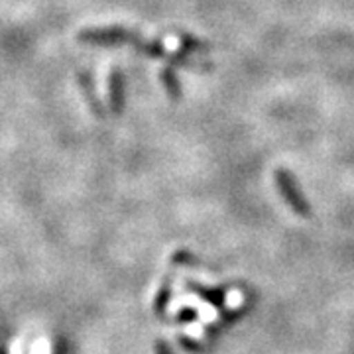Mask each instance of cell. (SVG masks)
<instances>
[{
    "label": "cell",
    "mask_w": 354,
    "mask_h": 354,
    "mask_svg": "<svg viewBox=\"0 0 354 354\" xmlns=\"http://www.w3.org/2000/svg\"><path fill=\"white\" fill-rule=\"evenodd\" d=\"M274 179H276V185H278L281 199L286 201V205L290 207L295 215H311V205L305 199V195L301 193V189H299V183L295 181L293 174H290V171L283 169V167H279L278 171H276V176H274Z\"/></svg>",
    "instance_id": "1"
},
{
    "label": "cell",
    "mask_w": 354,
    "mask_h": 354,
    "mask_svg": "<svg viewBox=\"0 0 354 354\" xmlns=\"http://www.w3.org/2000/svg\"><path fill=\"white\" fill-rule=\"evenodd\" d=\"M140 34L132 32L127 28H118V26H109V28H88L79 34V39L83 44L91 46H122L127 44L132 48V44L136 41Z\"/></svg>",
    "instance_id": "2"
},
{
    "label": "cell",
    "mask_w": 354,
    "mask_h": 354,
    "mask_svg": "<svg viewBox=\"0 0 354 354\" xmlns=\"http://www.w3.org/2000/svg\"><path fill=\"white\" fill-rule=\"evenodd\" d=\"M109 102L114 114L122 113L124 106V75L120 71H113L109 81Z\"/></svg>",
    "instance_id": "3"
},
{
    "label": "cell",
    "mask_w": 354,
    "mask_h": 354,
    "mask_svg": "<svg viewBox=\"0 0 354 354\" xmlns=\"http://www.w3.org/2000/svg\"><path fill=\"white\" fill-rule=\"evenodd\" d=\"M187 288L191 291H195L203 301H207V304L215 305V307H221V305L225 304V290H221V288H207V286H199L195 281H189Z\"/></svg>",
    "instance_id": "4"
},
{
    "label": "cell",
    "mask_w": 354,
    "mask_h": 354,
    "mask_svg": "<svg viewBox=\"0 0 354 354\" xmlns=\"http://www.w3.org/2000/svg\"><path fill=\"white\" fill-rule=\"evenodd\" d=\"M160 77H162V85H164L167 97H169L171 101H179V99H181V83H179V79H177L176 71L169 69V67H165Z\"/></svg>",
    "instance_id": "5"
},
{
    "label": "cell",
    "mask_w": 354,
    "mask_h": 354,
    "mask_svg": "<svg viewBox=\"0 0 354 354\" xmlns=\"http://www.w3.org/2000/svg\"><path fill=\"white\" fill-rule=\"evenodd\" d=\"M179 44H181V48L179 50L185 51V53H195V51H209V44L205 41V39L197 38V36H191V34H181L179 36Z\"/></svg>",
    "instance_id": "6"
},
{
    "label": "cell",
    "mask_w": 354,
    "mask_h": 354,
    "mask_svg": "<svg viewBox=\"0 0 354 354\" xmlns=\"http://www.w3.org/2000/svg\"><path fill=\"white\" fill-rule=\"evenodd\" d=\"M169 295H171V278L165 276L162 279V286H160V291L156 295V301H153V311L156 313H162L167 304H169Z\"/></svg>",
    "instance_id": "7"
},
{
    "label": "cell",
    "mask_w": 354,
    "mask_h": 354,
    "mask_svg": "<svg viewBox=\"0 0 354 354\" xmlns=\"http://www.w3.org/2000/svg\"><path fill=\"white\" fill-rule=\"evenodd\" d=\"M171 262H174V264H181V266H195L199 260H197L189 250H177V252L171 256Z\"/></svg>",
    "instance_id": "8"
},
{
    "label": "cell",
    "mask_w": 354,
    "mask_h": 354,
    "mask_svg": "<svg viewBox=\"0 0 354 354\" xmlns=\"http://www.w3.org/2000/svg\"><path fill=\"white\" fill-rule=\"evenodd\" d=\"M177 342H179V344H181V346H183L185 351H189V353H199V354H201V353H207V351H209L207 346H203L201 342L191 341L189 337H183V335H181V337L177 339Z\"/></svg>",
    "instance_id": "9"
},
{
    "label": "cell",
    "mask_w": 354,
    "mask_h": 354,
    "mask_svg": "<svg viewBox=\"0 0 354 354\" xmlns=\"http://www.w3.org/2000/svg\"><path fill=\"white\" fill-rule=\"evenodd\" d=\"M177 321H181V323H189V321H195L197 319V313L193 311V309H181L176 317Z\"/></svg>",
    "instance_id": "10"
},
{
    "label": "cell",
    "mask_w": 354,
    "mask_h": 354,
    "mask_svg": "<svg viewBox=\"0 0 354 354\" xmlns=\"http://www.w3.org/2000/svg\"><path fill=\"white\" fill-rule=\"evenodd\" d=\"M156 354H174V353H171V348L167 346V342L158 341L156 342Z\"/></svg>",
    "instance_id": "11"
}]
</instances>
